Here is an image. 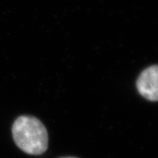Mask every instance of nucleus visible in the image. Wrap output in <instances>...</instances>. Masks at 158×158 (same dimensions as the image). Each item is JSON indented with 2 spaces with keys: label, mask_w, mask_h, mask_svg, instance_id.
Segmentation results:
<instances>
[{
  "label": "nucleus",
  "mask_w": 158,
  "mask_h": 158,
  "mask_svg": "<svg viewBox=\"0 0 158 158\" xmlns=\"http://www.w3.org/2000/svg\"><path fill=\"white\" fill-rule=\"evenodd\" d=\"M12 137L16 145L29 155H41L48 149V135L42 122L35 117L23 115L12 125Z\"/></svg>",
  "instance_id": "f257e3e1"
},
{
  "label": "nucleus",
  "mask_w": 158,
  "mask_h": 158,
  "mask_svg": "<svg viewBox=\"0 0 158 158\" xmlns=\"http://www.w3.org/2000/svg\"><path fill=\"white\" fill-rule=\"evenodd\" d=\"M136 88L143 98L158 101V65L145 69L136 81Z\"/></svg>",
  "instance_id": "f03ea898"
},
{
  "label": "nucleus",
  "mask_w": 158,
  "mask_h": 158,
  "mask_svg": "<svg viewBox=\"0 0 158 158\" xmlns=\"http://www.w3.org/2000/svg\"><path fill=\"white\" fill-rule=\"evenodd\" d=\"M60 158H77V157H74V156H64V157H60Z\"/></svg>",
  "instance_id": "7ed1b4c3"
}]
</instances>
